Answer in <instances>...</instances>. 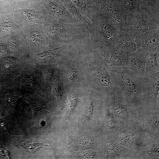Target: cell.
<instances>
[{
    "mask_svg": "<svg viewBox=\"0 0 159 159\" xmlns=\"http://www.w3.org/2000/svg\"><path fill=\"white\" fill-rule=\"evenodd\" d=\"M44 27L46 35L56 42L68 43L90 41L89 31L78 24L48 21Z\"/></svg>",
    "mask_w": 159,
    "mask_h": 159,
    "instance_id": "obj_1",
    "label": "cell"
},
{
    "mask_svg": "<svg viewBox=\"0 0 159 159\" xmlns=\"http://www.w3.org/2000/svg\"><path fill=\"white\" fill-rule=\"evenodd\" d=\"M86 29L90 34L89 42L92 49L108 44H111L113 40L120 32V28L112 18L101 14Z\"/></svg>",
    "mask_w": 159,
    "mask_h": 159,
    "instance_id": "obj_2",
    "label": "cell"
},
{
    "mask_svg": "<svg viewBox=\"0 0 159 159\" xmlns=\"http://www.w3.org/2000/svg\"><path fill=\"white\" fill-rule=\"evenodd\" d=\"M92 54L95 85L109 95H119L116 71L96 50H93Z\"/></svg>",
    "mask_w": 159,
    "mask_h": 159,
    "instance_id": "obj_3",
    "label": "cell"
},
{
    "mask_svg": "<svg viewBox=\"0 0 159 159\" xmlns=\"http://www.w3.org/2000/svg\"><path fill=\"white\" fill-rule=\"evenodd\" d=\"M116 73L120 94L125 95L132 102H140L144 98L145 76H140L125 70L122 72L116 71Z\"/></svg>",
    "mask_w": 159,
    "mask_h": 159,
    "instance_id": "obj_4",
    "label": "cell"
},
{
    "mask_svg": "<svg viewBox=\"0 0 159 159\" xmlns=\"http://www.w3.org/2000/svg\"><path fill=\"white\" fill-rule=\"evenodd\" d=\"M137 34L152 30H159V20L140 10L127 17L123 30Z\"/></svg>",
    "mask_w": 159,
    "mask_h": 159,
    "instance_id": "obj_5",
    "label": "cell"
},
{
    "mask_svg": "<svg viewBox=\"0 0 159 159\" xmlns=\"http://www.w3.org/2000/svg\"><path fill=\"white\" fill-rule=\"evenodd\" d=\"M99 4L101 13L113 19L121 30H124L127 16L120 0H95Z\"/></svg>",
    "mask_w": 159,
    "mask_h": 159,
    "instance_id": "obj_6",
    "label": "cell"
},
{
    "mask_svg": "<svg viewBox=\"0 0 159 159\" xmlns=\"http://www.w3.org/2000/svg\"><path fill=\"white\" fill-rule=\"evenodd\" d=\"M62 1L58 0H47L45 3V5L48 15L47 21L69 24H78L65 7L64 2Z\"/></svg>",
    "mask_w": 159,
    "mask_h": 159,
    "instance_id": "obj_7",
    "label": "cell"
},
{
    "mask_svg": "<svg viewBox=\"0 0 159 159\" xmlns=\"http://www.w3.org/2000/svg\"><path fill=\"white\" fill-rule=\"evenodd\" d=\"M109 65L118 72L124 71L126 56L115 48L110 44H108L93 49Z\"/></svg>",
    "mask_w": 159,
    "mask_h": 159,
    "instance_id": "obj_8",
    "label": "cell"
},
{
    "mask_svg": "<svg viewBox=\"0 0 159 159\" xmlns=\"http://www.w3.org/2000/svg\"><path fill=\"white\" fill-rule=\"evenodd\" d=\"M137 50L145 57L159 50V30H152L137 34L135 37Z\"/></svg>",
    "mask_w": 159,
    "mask_h": 159,
    "instance_id": "obj_9",
    "label": "cell"
},
{
    "mask_svg": "<svg viewBox=\"0 0 159 159\" xmlns=\"http://www.w3.org/2000/svg\"><path fill=\"white\" fill-rule=\"evenodd\" d=\"M136 35L127 30H121L111 44L115 48L126 56L137 50L135 42Z\"/></svg>",
    "mask_w": 159,
    "mask_h": 159,
    "instance_id": "obj_10",
    "label": "cell"
},
{
    "mask_svg": "<svg viewBox=\"0 0 159 159\" xmlns=\"http://www.w3.org/2000/svg\"><path fill=\"white\" fill-rule=\"evenodd\" d=\"M125 70L130 73L142 76L146 75V61L138 50L126 56Z\"/></svg>",
    "mask_w": 159,
    "mask_h": 159,
    "instance_id": "obj_11",
    "label": "cell"
},
{
    "mask_svg": "<svg viewBox=\"0 0 159 159\" xmlns=\"http://www.w3.org/2000/svg\"><path fill=\"white\" fill-rule=\"evenodd\" d=\"M159 90V72L146 75L144 79V97L148 102L155 103Z\"/></svg>",
    "mask_w": 159,
    "mask_h": 159,
    "instance_id": "obj_12",
    "label": "cell"
},
{
    "mask_svg": "<svg viewBox=\"0 0 159 159\" xmlns=\"http://www.w3.org/2000/svg\"><path fill=\"white\" fill-rule=\"evenodd\" d=\"M140 10L159 20V0H144L140 3Z\"/></svg>",
    "mask_w": 159,
    "mask_h": 159,
    "instance_id": "obj_13",
    "label": "cell"
},
{
    "mask_svg": "<svg viewBox=\"0 0 159 159\" xmlns=\"http://www.w3.org/2000/svg\"><path fill=\"white\" fill-rule=\"evenodd\" d=\"M146 75H150L159 72V50L151 52L145 57Z\"/></svg>",
    "mask_w": 159,
    "mask_h": 159,
    "instance_id": "obj_14",
    "label": "cell"
},
{
    "mask_svg": "<svg viewBox=\"0 0 159 159\" xmlns=\"http://www.w3.org/2000/svg\"><path fill=\"white\" fill-rule=\"evenodd\" d=\"M64 3L65 7L77 20L78 24L86 29L89 24L82 16L79 9L70 0H65Z\"/></svg>",
    "mask_w": 159,
    "mask_h": 159,
    "instance_id": "obj_15",
    "label": "cell"
},
{
    "mask_svg": "<svg viewBox=\"0 0 159 159\" xmlns=\"http://www.w3.org/2000/svg\"><path fill=\"white\" fill-rule=\"evenodd\" d=\"M127 16L140 11L139 0H120Z\"/></svg>",
    "mask_w": 159,
    "mask_h": 159,
    "instance_id": "obj_16",
    "label": "cell"
},
{
    "mask_svg": "<svg viewBox=\"0 0 159 159\" xmlns=\"http://www.w3.org/2000/svg\"><path fill=\"white\" fill-rule=\"evenodd\" d=\"M77 101L75 96L73 93L69 96L68 100L66 111L65 115L64 121L67 119L74 109L77 104Z\"/></svg>",
    "mask_w": 159,
    "mask_h": 159,
    "instance_id": "obj_17",
    "label": "cell"
},
{
    "mask_svg": "<svg viewBox=\"0 0 159 159\" xmlns=\"http://www.w3.org/2000/svg\"><path fill=\"white\" fill-rule=\"evenodd\" d=\"M23 14L27 19L32 21L38 20L39 18L37 14L34 11H26L23 13Z\"/></svg>",
    "mask_w": 159,
    "mask_h": 159,
    "instance_id": "obj_18",
    "label": "cell"
},
{
    "mask_svg": "<svg viewBox=\"0 0 159 159\" xmlns=\"http://www.w3.org/2000/svg\"><path fill=\"white\" fill-rule=\"evenodd\" d=\"M13 26L12 23L6 19L0 24V29L2 32L8 31L12 29Z\"/></svg>",
    "mask_w": 159,
    "mask_h": 159,
    "instance_id": "obj_19",
    "label": "cell"
},
{
    "mask_svg": "<svg viewBox=\"0 0 159 159\" xmlns=\"http://www.w3.org/2000/svg\"><path fill=\"white\" fill-rule=\"evenodd\" d=\"M93 108V104L92 101H90L88 103L85 112V115L87 116H90L92 112Z\"/></svg>",
    "mask_w": 159,
    "mask_h": 159,
    "instance_id": "obj_20",
    "label": "cell"
},
{
    "mask_svg": "<svg viewBox=\"0 0 159 159\" xmlns=\"http://www.w3.org/2000/svg\"><path fill=\"white\" fill-rule=\"evenodd\" d=\"M77 72L76 70H72L69 73L68 76V79L70 80H72L76 74Z\"/></svg>",
    "mask_w": 159,
    "mask_h": 159,
    "instance_id": "obj_21",
    "label": "cell"
},
{
    "mask_svg": "<svg viewBox=\"0 0 159 159\" xmlns=\"http://www.w3.org/2000/svg\"><path fill=\"white\" fill-rule=\"evenodd\" d=\"M92 155L90 152H85L83 153V157L86 158H91L92 157Z\"/></svg>",
    "mask_w": 159,
    "mask_h": 159,
    "instance_id": "obj_22",
    "label": "cell"
},
{
    "mask_svg": "<svg viewBox=\"0 0 159 159\" xmlns=\"http://www.w3.org/2000/svg\"><path fill=\"white\" fill-rule=\"evenodd\" d=\"M144 0H139V1H140V3L142 1H144Z\"/></svg>",
    "mask_w": 159,
    "mask_h": 159,
    "instance_id": "obj_23",
    "label": "cell"
}]
</instances>
